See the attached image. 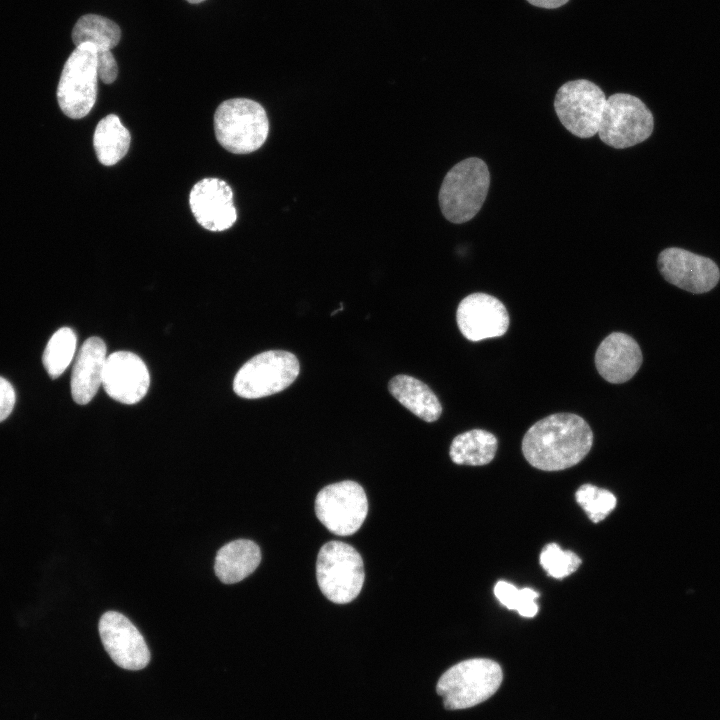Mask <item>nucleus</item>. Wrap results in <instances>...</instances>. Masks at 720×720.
<instances>
[{"label":"nucleus","mask_w":720,"mask_h":720,"mask_svg":"<svg viewBox=\"0 0 720 720\" xmlns=\"http://www.w3.org/2000/svg\"><path fill=\"white\" fill-rule=\"evenodd\" d=\"M593 433L587 422L572 413L549 415L533 424L522 440V452L535 468L564 470L589 453Z\"/></svg>","instance_id":"1"},{"label":"nucleus","mask_w":720,"mask_h":720,"mask_svg":"<svg viewBox=\"0 0 720 720\" xmlns=\"http://www.w3.org/2000/svg\"><path fill=\"white\" fill-rule=\"evenodd\" d=\"M503 673L500 665L487 658L461 661L439 678L436 692L448 710L473 707L490 698L500 687Z\"/></svg>","instance_id":"2"},{"label":"nucleus","mask_w":720,"mask_h":720,"mask_svg":"<svg viewBox=\"0 0 720 720\" xmlns=\"http://www.w3.org/2000/svg\"><path fill=\"white\" fill-rule=\"evenodd\" d=\"M490 184L486 163L476 157L464 159L446 174L439 205L445 218L456 224L471 220L481 209Z\"/></svg>","instance_id":"3"},{"label":"nucleus","mask_w":720,"mask_h":720,"mask_svg":"<svg viewBox=\"0 0 720 720\" xmlns=\"http://www.w3.org/2000/svg\"><path fill=\"white\" fill-rule=\"evenodd\" d=\"M214 130L216 139L227 151L248 154L266 141L269 121L264 108L256 101L233 98L216 109Z\"/></svg>","instance_id":"4"},{"label":"nucleus","mask_w":720,"mask_h":720,"mask_svg":"<svg viewBox=\"0 0 720 720\" xmlns=\"http://www.w3.org/2000/svg\"><path fill=\"white\" fill-rule=\"evenodd\" d=\"M316 578L321 592L336 604H346L360 593L364 565L358 551L341 541L325 543L316 561Z\"/></svg>","instance_id":"5"},{"label":"nucleus","mask_w":720,"mask_h":720,"mask_svg":"<svg viewBox=\"0 0 720 720\" xmlns=\"http://www.w3.org/2000/svg\"><path fill=\"white\" fill-rule=\"evenodd\" d=\"M96 48L82 43L74 49L64 64L57 88L61 111L69 118L85 117L97 97Z\"/></svg>","instance_id":"6"},{"label":"nucleus","mask_w":720,"mask_h":720,"mask_svg":"<svg viewBox=\"0 0 720 720\" xmlns=\"http://www.w3.org/2000/svg\"><path fill=\"white\" fill-rule=\"evenodd\" d=\"M300 365L288 351L270 350L248 360L236 373L234 392L246 399H257L286 389L297 378Z\"/></svg>","instance_id":"7"},{"label":"nucleus","mask_w":720,"mask_h":720,"mask_svg":"<svg viewBox=\"0 0 720 720\" xmlns=\"http://www.w3.org/2000/svg\"><path fill=\"white\" fill-rule=\"evenodd\" d=\"M653 128V115L639 98L616 93L606 100L598 134L608 146L624 149L648 139Z\"/></svg>","instance_id":"8"},{"label":"nucleus","mask_w":720,"mask_h":720,"mask_svg":"<svg viewBox=\"0 0 720 720\" xmlns=\"http://www.w3.org/2000/svg\"><path fill=\"white\" fill-rule=\"evenodd\" d=\"M606 100L602 89L592 81L572 80L558 89L554 109L569 132L590 138L598 133Z\"/></svg>","instance_id":"9"},{"label":"nucleus","mask_w":720,"mask_h":720,"mask_svg":"<svg viewBox=\"0 0 720 720\" xmlns=\"http://www.w3.org/2000/svg\"><path fill=\"white\" fill-rule=\"evenodd\" d=\"M319 521L333 534L352 535L359 530L368 513V501L362 486L346 480L325 486L315 499Z\"/></svg>","instance_id":"10"},{"label":"nucleus","mask_w":720,"mask_h":720,"mask_svg":"<svg viewBox=\"0 0 720 720\" xmlns=\"http://www.w3.org/2000/svg\"><path fill=\"white\" fill-rule=\"evenodd\" d=\"M657 263L666 281L691 293H706L720 279V271L714 261L682 248L664 249Z\"/></svg>","instance_id":"11"},{"label":"nucleus","mask_w":720,"mask_h":720,"mask_svg":"<svg viewBox=\"0 0 720 720\" xmlns=\"http://www.w3.org/2000/svg\"><path fill=\"white\" fill-rule=\"evenodd\" d=\"M102 644L121 668L140 670L149 663L150 652L138 629L123 614L107 611L99 621Z\"/></svg>","instance_id":"12"},{"label":"nucleus","mask_w":720,"mask_h":720,"mask_svg":"<svg viewBox=\"0 0 720 720\" xmlns=\"http://www.w3.org/2000/svg\"><path fill=\"white\" fill-rule=\"evenodd\" d=\"M456 320L462 335L470 341L500 337L509 327L504 304L494 296L473 293L458 305Z\"/></svg>","instance_id":"13"},{"label":"nucleus","mask_w":720,"mask_h":720,"mask_svg":"<svg viewBox=\"0 0 720 720\" xmlns=\"http://www.w3.org/2000/svg\"><path fill=\"white\" fill-rule=\"evenodd\" d=\"M189 204L196 221L213 232L232 227L237 220L231 187L218 178H204L190 191Z\"/></svg>","instance_id":"14"},{"label":"nucleus","mask_w":720,"mask_h":720,"mask_svg":"<svg viewBox=\"0 0 720 720\" xmlns=\"http://www.w3.org/2000/svg\"><path fill=\"white\" fill-rule=\"evenodd\" d=\"M149 384L148 369L136 354L117 351L106 358L102 385L112 399L135 404L146 395Z\"/></svg>","instance_id":"15"},{"label":"nucleus","mask_w":720,"mask_h":720,"mask_svg":"<svg viewBox=\"0 0 720 720\" xmlns=\"http://www.w3.org/2000/svg\"><path fill=\"white\" fill-rule=\"evenodd\" d=\"M642 359L641 349L635 339L622 332H613L598 346L595 365L606 381L620 384L636 374Z\"/></svg>","instance_id":"16"},{"label":"nucleus","mask_w":720,"mask_h":720,"mask_svg":"<svg viewBox=\"0 0 720 720\" xmlns=\"http://www.w3.org/2000/svg\"><path fill=\"white\" fill-rule=\"evenodd\" d=\"M106 358L102 339L90 337L82 344L71 376V395L76 403L85 405L95 396L103 382Z\"/></svg>","instance_id":"17"},{"label":"nucleus","mask_w":720,"mask_h":720,"mask_svg":"<svg viewBox=\"0 0 720 720\" xmlns=\"http://www.w3.org/2000/svg\"><path fill=\"white\" fill-rule=\"evenodd\" d=\"M261 561L259 546L248 539H237L219 549L215 558V573L225 584H234L253 573Z\"/></svg>","instance_id":"18"},{"label":"nucleus","mask_w":720,"mask_h":720,"mask_svg":"<svg viewBox=\"0 0 720 720\" xmlns=\"http://www.w3.org/2000/svg\"><path fill=\"white\" fill-rule=\"evenodd\" d=\"M388 388L394 398L420 419L434 422L440 417L442 406L422 381L409 375H397L389 381Z\"/></svg>","instance_id":"19"},{"label":"nucleus","mask_w":720,"mask_h":720,"mask_svg":"<svg viewBox=\"0 0 720 720\" xmlns=\"http://www.w3.org/2000/svg\"><path fill=\"white\" fill-rule=\"evenodd\" d=\"M131 136L128 129L115 114H109L99 121L93 136V145L100 163L112 166L127 153Z\"/></svg>","instance_id":"20"},{"label":"nucleus","mask_w":720,"mask_h":720,"mask_svg":"<svg viewBox=\"0 0 720 720\" xmlns=\"http://www.w3.org/2000/svg\"><path fill=\"white\" fill-rule=\"evenodd\" d=\"M497 451L496 437L485 430L473 429L457 435L451 445V460L459 465L481 466L490 463Z\"/></svg>","instance_id":"21"},{"label":"nucleus","mask_w":720,"mask_h":720,"mask_svg":"<svg viewBox=\"0 0 720 720\" xmlns=\"http://www.w3.org/2000/svg\"><path fill=\"white\" fill-rule=\"evenodd\" d=\"M121 38L120 27L112 20L96 14L80 17L72 30L75 46L91 43L96 50H111Z\"/></svg>","instance_id":"22"},{"label":"nucleus","mask_w":720,"mask_h":720,"mask_svg":"<svg viewBox=\"0 0 720 720\" xmlns=\"http://www.w3.org/2000/svg\"><path fill=\"white\" fill-rule=\"evenodd\" d=\"M76 343V334L69 327H62L51 336L42 355L43 366L51 378L59 377L70 365Z\"/></svg>","instance_id":"23"},{"label":"nucleus","mask_w":720,"mask_h":720,"mask_svg":"<svg viewBox=\"0 0 720 720\" xmlns=\"http://www.w3.org/2000/svg\"><path fill=\"white\" fill-rule=\"evenodd\" d=\"M494 594L499 602L509 610L517 611L521 616L531 618L538 612L536 599L539 594L531 588L518 589L507 581H498Z\"/></svg>","instance_id":"24"},{"label":"nucleus","mask_w":720,"mask_h":720,"mask_svg":"<svg viewBox=\"0 0 720 720\" xmlns=\"http://www.w3.org/2000/svg\"><path fill=\"white\" fill-rule=\"evenodd\" d=\"M575 497L594 523L602 521L616 506V497L613 493L592 484L582 485Z\"/></svg>","instance_id":"25"},{"label":"nucleus","mask_w":720,"mask_h":720,"mask_svg":"<svg viewBox=\"0 0 720 720\" xmlns=\"http://www.w3.org/2000/svg\"><path fill=\"white\" fill-rule=\"evenodd\" d=\"M540 564L549 576L562 579L578 569L581 559L574 552L549 543L540 554Z\"/></svg>","instance_id":"26"},{"label":"nucleus","mask_w":720,"mask_h":720,"mask_svg":"<svg viewBox=\"0 0 720 720\" xmlns=\"http://www.w3.org/2000/svg\"><path fill=\"white\" fill-rule=\"evenodd\" d=\"M98 78L106 84L113 83L118 75V65L111 50L96 51Z\"/></svg>","instance_id":"27"},{"label":"nucleus","mask_w":720,"mask_h":720,"mask_svg":"<svg viewBox=\"0 0 720 720\" xmlns=\"http://www.w3.org/2000/svg\"><path fill=\"white\" fill-rule=\"evenodd\" d=\"M15 391L13 386L0 376V422L5 420L13 410Z\"/></svg>","instance_id":"28"},{"label":"nucleus","mask_w":720,"mask_h":720,"mask_svg":"<svg viewBox=\"0 0 720 720\" xmlns=\"http://www.w3.org/2000/svg\"><path fill=\"white\" fill-rule=\"evenodd\" d=\"M526 1L533 6H536L539 8H545V9L559 8L569 2V0H526Z\"/></svg>","instance_id":"29"},{"label":"nucleus","mask_w":720,"mask_h":720,"mask_svg":"<svg viewBox=\"0 0 720 720\" xmlns=\"http://www.w3.org/2000/svg\"><path fill=\"white\" fill-rule=\"evenodd\" d=\"M186 1L189 3H192V4H197V3L203 2L204 0H186Z\"/></svg>","instance_id":"30"}]
</instances>
